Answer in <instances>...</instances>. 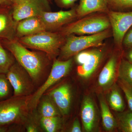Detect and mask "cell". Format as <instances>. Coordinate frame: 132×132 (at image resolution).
<instances>
[{
    "label": "cell",
    "instance_id": "obj_34",
    "mask_svg": "<svg viewBox=\"0 0 132 132\" xmlns=\"http://www.w3.org/2000/svg\"><path fill=\"white\" fill-rule=\"evenodd\" d=\"M24 1H25V0H13V5H17V4H19V3Z\"/></svg>",
    "mask_w": 132,
    "mask_h": 132
},
{
    "label": "cell",
    "instance_id": "obj_12",
    "mask_svg": "<svg viewBox=\"0 0 132 132\" xmlns=\"http://www.w3.org/2000/svg\"><path fill=\"white\" fill-rule=\"evenodd\" d=\"M122 53L113 55L109 59L99 75L98 85L103 91L110 90L118 79V68Z\"/></svg>",
    "mask_w": 132,
    "mask_h": 132
},
{
    "label": "cell",
    "instance_id": "obj_4",
    "mask_svg": "<svg viewBox=\"0 0 132 132\" xmlns=\"http://www.w3.org/2000/svg\"><path fill=\"white\" fill-rule=\"evenodd\" d=\"M110 27L108 16L95 15L72 22L60 29L59 32L66 37L73 34L90 35L105 31Z\"/></svg>",
    "mask_w": 132,
    "mask_h": 132
},
{
    "label": "cell",
    "instance_id": "obj_8",
    "mask_svg": "<svg viewBox=\"0 0 132 132\" xmlns=\"http://www.w3.org/2000/svg\"><path fill=\"white\" fill-rule=\"evenodd\" d=\"M104 54L103 50L99 48L83 50L77 54L75 60L78 64V75L85 79H89L98 68Z\"/></svg>",
    "mask_w": 132,
    "mask_h": 132
},
{
    "label": "cell",
    "instance_id": "obj_28",
    "mask_svg": "<svg viewBox=\"0 0 132 132\" xmlns=\"http://www.w3.org/2000/svg\"><path fill=\"white\" fill-rule=\"evenodd\" d=\"M27 124L26 126V131L28 132H37L39 131L40 128L39 125L35 120H32V118H29Z\"/></svg>",
    "mask_w": 132,
    "mask_h": 132
},
{
    "label": "cell",
    "instance_id": "obj_32",
    "mask_svg": "<svg viewBox=\"0 0 132 132\" xmlns=\"http://www.w3.org/2000/svg\"><path fill=\"white\" fill-rule=\"evenodd\" d=\"M126 49V51L123 54V57L132 64V47Z\"/></svg>",
    "mask_w": 132,
    "mask_h": 132
},
{
    "label": "cell",
    "instance_id": "obj_24",
    "mask_svg": "<svg viewBox=\"0 0 132 132\" xmlns=\"http://www.w3.org/2000/svg\"><path fill=\"white\" fill-rule=\"evenodd\" d=\"M14 63V59L0 42V73L6 74Z\"/></svg>",
    "mask_w": 132,
    "mask_h": 132
},
{
    "label": "cell",
    "instance_id": "obj_7",
    "mask_svg": "<svg viewBox=\"0 0 132 132\" xmlns=\"http://www.w3.org/2000/svg\"><path fill=\"white\" fill-rule=\"evenodd\" d=\"M14 92V97H28L34 90L33 81L18 62L14 63L6 74Z\"/></svg>",
    "mask_w": 132,
    "mask_h": 132
},
{
    "label": "cell",
    "instance_id": "obj_18",
    "mask_svg": "<svg viewBox=\"0 0 132 132\" xmlns=\"http://www.w3.org/2000/svg\"><path fill=\"white\" fill-rule=\"evenodd\" d=\"M99 102L102 125L104 129L108 132H112L118 129L117 122L114 116L111 112L107 102L102 95H100Z\"/></svg>",
    "mask_w": 132,
    "mask_h": 132
},
{
    "label": "cell",
    "instance_id": "obj_15",
    "mask_svg": "<svg viewBox=\"0 0 132 132\" xmlns=\"http://www.w3.org/2000/svg\"><path fill=\"white\" fill-rule=\"evenodd\" d=\"M45 31H46V27L39 16L29 17L18 22L16 28V38Z\"/></svg>",
    "mask_w": 132,
    "mask_h": 132
},
{
    "label": "cell",
    "instance_id": "obj_17",
    "mask_svg": "<svg viewBox=\"0 0 132 132\" xmlns=\"http://www.w3.org/2000/svg\"><path fill=\"white\" fill-rule=\"evenodd\" d=\"M18 22L13 15L6 9H0V38L8 40L16 39V28Z\"/></svg>",
    "mask_w": 132,
    "mask_h": 132
},
{
    "label": "cell",
    "instance_id": "obj_36",
    "mask_svg": "<svg viewBox=\"0 0 132 132\" xmlns=\"http://www.w3.org/2000/svg\"><path fill=\"white\" fill-rule=\"evenodd\" d=\"M2 4H5L4 0H0V5Z\"/></svg>",
    "mask_w": 132,
    "mask_h": 132
},
{
    "label": "cell",
    "instance_id": "obj_25",
    "mask_svg": "<svg viewBox=\"0 0 132 132\" xmlns=\"http://www.w3.org/2000/svg\"><path fill=\"white\" fill-rule=\"evenodd\" d=\"M109 6L118 12L132 10V0H107Z\"/></svg>",
    "mask_w": 132,
    "mask_h": 132
},
{
    "label": "cell",
    "instance_id": "obj_23",
    "mask_svg": "<svg viewBox=\"0 0 132 132\" xmlns=\"http://www.w3.org/2000/svg\"><path fill=\"white\" fill-rule=\"evenodd\" d=\"M118 79L132 85V64L123 58V56L119 64Z\"/></svg>",
    "mask_w": 132,
    "mask_h": 132
},
{
    "label": "cell",
    "instance_id": "obj_35",
    "mask_svg": "<svg viewBox=\"0 0 132 132\" xmlns=\"http://www.w3.org/2000/svg\"><path fill=\"white\" fill-rule=\"evenodd\" d=\"M7 130V128H6L3 127V126H0V132H6Z\"/></svg>",
    "mask_w": 132,
    "mask_h": 132
},
{
    "label": "cell",
    "instance_id": "obj_11",
    "mask_svg": "<svg viewBox=\"0 0 132 132\" xmlns=\"http://www.w3.org/2000/svg\"><path fill=\"white\" fill-rule=\"evenodd\" d=\"M39 16L45 24L46 31L52 32L60 29L78 17L75 8L68 11L61 10L57 12L45 11Z\"/></svg>",
    "mask_w": 132,
    "mask_h": 132
},
{
    "label": "cell",
    "instance_id": "obj_5",
    "mask_svg": "<svg viewBox=\"0 0 132 132\" xmlns=\"http://www.w3.org/2000/svg\"><path fill=\"white\" fill-rule=\"evenodd\" d=\"M72 59L66 60L54 59L51 72L47 79L40 87L27 97V104L29 110H34L45 92L69 72L72 66Z\"/></svg>",
    "mask_w": 132,
    "mask_h": 132
},
{
    "label": "cell",
    "instance_id": "obj_14",
    "mask_svg": "<svg viewBox=\"0 0 132 132\" xmlns=\"http://www.w3.org/2000/svg\"><path fill=\"white\" fill-rule=\"evenodd\" d=\"M97 114L93 100L89 96L83 99L81 108V118L86 132H92L97 126Z\"/></svg>",
    "mask_w": 132,
    "mask_h": 132
},
{
    "label": "cell",
    "instance_id": "obj_20",
    "mask_svg": "<svg viewBox=\"0 0 132 132\" xmlns=\"http://www.w3.org/2000/svg\"><path fill=\"white\" fill-rule=\"evenodd\" d=\"M38 104V111L40 117H53L61 115L57 107L47 95L42 97Z\"/></svg>",
    "mask_w": 132,
    "mask_h": 132
},
{
    "label": "cell",
    "instance_id": "obj_21",
    "mask_svg": "<svg viewBox=\"0 0 132 132\" xmlns=\"http://www.w3.org/2000/svg\"><path fill=\"white\" fill-rule=\"evenodd\" d=\"M114 116L118 129L122 132H132V112L129 109L121 112H116Z\"/></svg>",
    "mask_w": 132,
    "mask_h": 132
},
{
    "label": "cell",
    "instance_id": "obj_29",
    "mask_svg": "<svg viewBox=\"0 0 132 132\" xmlns=\"http://www.w3.org/2000/svg\"><path fill=\"white\" fill-rule=\"evenodd\" d=\"M122 45L126 49L132 47V26L125 35Z\"/></svg>",
    "mask_w": 132,
    "mask_h": 132
},
{
    "label": "cell",
    "instance_id": "obj_26",
    "mask_svg": "<svg viewBox=\"0 0 132 132\" xmlns=\"http://www.w3.org/2000/svg\"><path fill=\"white\" fill-rule=\"evenodd\" d=\"M11 87L6 74L0 73V101L9 97L11 93Z\"/></svg>",
    "mask_w": 132,
    "mask_h": 132
},
{
    "label": "cell",
    "instance_id": "obj_6",
    "mask_svg": "<svg viewBox=\"0 0 132 132\" xmlns=\"http://www.w3.org/2000/svg\"><path fill=\"white\" fill-rule=\"evenodd\" d=\"M28 97H13L0 101V126L17 123L27 119Z\"/></svg>",
    "mask_w": 132,
    "mask_h": 132
},
{
    "label": "cell",
    "instance_id": "obj_9",
    "mask_svg": "<svg viewBox=\"0 0 132 132\" xmlns=\"http://www.w3.org/2000/svg\"><path fill=\"white\" fill-rule=\"evenodd\" d=\"M108 14L114 43L118 49L122 50L123 38L132 26V10L128 12L111 10L108 12Z\"/></svg>",
    "mask_w": 132,
    "mask_h": 132
},
{
    "label": "cell",
    "instance_id": "obj_1",
    "mask_svg": "<svg viewBox=\"0 0 132 132\" xmlns=\"http://www.w3.org/2000/svg\"><path fill=\"white\" fill-rule=\"evenodd\" d=\"M5 46L18 64L27 72L33 82L39 81L47 65L46 57L40 53L29 50L17 39L6 41Z\"/></svg>",
    "mask_w": 132,
    "mask_h": 132
},
{
    "label": "cell",
    "instance_id": "obj_10",
    "mask_svg": "<svg viewBox=\"0 0 132 132\" xmlns=\"http://www.w3.org/2000/svg\"><path fill=\"white\" fill-rule=\"evenodd\" d=\"M13 6V18L17 22L29 17L39 16L42 12L50 10L48 0H25Z\"/></svg>",
    "mask_w": 132,
    "mask_h": 132
},
{
    "label": "cell",
    "instance_id": "obj_31",
    "mask_svg": "<svg viewBox=\"0 0 132 132\" xmlns=\"http://www.w3.org/2000/svg\"><path fill=\"white\" fill-rule=\"evenodd\" d=\"M70 131L72 132H81L82 131L79 121L78 118H76L74 120Z\"/></svg>",
    "mask_w": 132,
    "mask_h": 132
},
{
    "label": "cell",
    "instance_id": "obj_30",
    "mask_svg": "<svg viewBox=\"0 0 132 132\" xmlns=\"http://www.w3.org/2000/svg\"><path fill=\"white\" fill-rule=\"evenodd\" d=\"M55 3L59 7L68 8L73 6L78 0H54Z\"/></svg>",
    "mask_w": 132,
    "mask_h": 132
},
{
    "label": "cell",
    "instance_id": "obj_16",
    "mask_svg": "<svg viewBox=\"0 0 132 132\" xmlns=\"http://www.w3.org/2000/svg\"><path fill=\"white\" fill-rule=\"evenodd\" d=\"M76 8L78 17L82 18L95 12L107 13L109 5L107 0H79Z\"/></svg>",
    "mask_w": 132,
    "mask_h": 132
},
{
    "label": "cell",
    "instance_id": "obj_27",
    "mask_svg": "<svg viewBox=\"0 0 132 132\" xmlns=\"http://www.w3.org/2000/svg\"><path fill=\"white\" fill-rule=\"evenodd\" d=\"M117 82L125 95L128 108L132 112V85L119 79Z\"/></svg>",
    "mask_w": 132,
    "mask_h": 132
},
{
    "label": "cell",
    "instance_id": "obj_19",
    "mask_svg": "<svg viewBox=\"0 0 132 132\" xmlns=\"http://www.w3.org/2000/svg\"><path fill=\"white\" fill-rule=\"evenodd\" d=\"M107 95V101L111 109L116 112H121L126 109V104L121 88L116 82L110 88Z\"/></svg>",
    "mask_w": 132,
    "mask_h": 132
},
{
    "label": "cell",
    "instance_id": "obj_3",
    "mask_svg": "<svg viewBox=\"0 0 132 132\" xmlns=\"http://www.w3.org/2000/svg\"><path fill=\"white\" fill-rule=\"evenodd\" d=\"M111 35L110 31L108 29L90 35L76 36L71 34L68 36L60 50L59 60H66L89 48L100 46Z\"/></svg>",
    "mask_w": 132,
    "mask_h": 132
},
{
    "label": "cell",
    "instance_id": "obj_13",
    "mask_svg": "<svg viewBox=\"0 0 132 132\" xmlns=\"http://www.w3.org/2000/svg\"><path fill=\"white\" fill-rule=\"evenodd\" d=\"M47 95L59 109L61 115L69 113L72 105V90L70 85L64 83L51 90Z\"/></svg>",
    "mask_w": 132,
    "mask_h": 132
},
{
    "label": "cell",
    "instance_id": "obj_22",
    "mask_svg": "<svg viewBox=\"0 0 132 132\" xmlns=\"http://www.w3.org/2000/svg\"><path fill=\"white\" fill-rule=\"evenodd\" d=\"M41 127L47 132H56L62 128L63 121L61 116L40 117L39 120Z\"/></svg>",
    "mask_w": 132,
    "mask_h": 132
},
{
    "label": "cell",
    "instance_id": "obj_33",
    "mask_svg": "<svg viewBox=\"0 0 132 132\" xmlns=\"http://www.w3.org/2000/svg\"><path fill=\"white\" fill-rule=\"evenodd\" d=\"M5 4L7 5H13L14 4L13 0H4Z\"/></svg>",
    "mask_w": 132,
    "mask_h": 132
},
{
    "label": "cell",
    "instance_id": "obj_2",
    "mask_svg": "<svg viewBox=\"0 0 132 132\" xmlns=\"http://www.w3.org/2000/svg\"><path fill=\"white\" fill-rule=\"evenodd\" d=\"M17 39L26 47L44 52L53 59L59 54L66 36L59 32L45 31Z\"/></svg>",
    "mask_w": 132,
    "mask_h": 132
}]
</instances>
